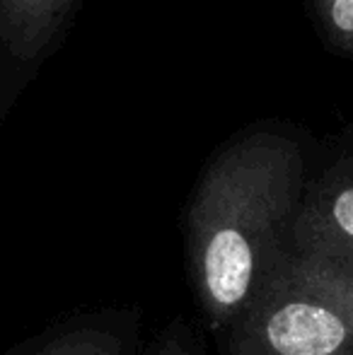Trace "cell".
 I'll use <instances>...</instances> for the list:
<instances>
[{"instance_id":"cell-1","label":"cell","mask_w":353,"mask_h":355,"mask_svg":"<svg viewBox=\"0 0 353 355\" xmlns=\"http://www.w3.org/2000/svg\"><path fill=\"white\" fill-rule=\"evenodd\" d=\"M302 193V155L278 136L235 143L203 174L187 237L193 290L213 331L230 336L288 263Z\"/></svg>"},{"instance_id":"cell-6","label":"cell","mask_w":353,"mask_h":355,"mask_svg":"<svg viewBox=\"0 0 353 355\" xmlns=\"http://www.w3.org/2000/svg\"><path fill=\"white\" fill-rule=\"evenodd\" d=\"M155 355H191V353H189L187 343H184L182 338L172 336V338H167V341L162 343L160 348H157Z\"/></svg>"},{"instance_id":"cell-2","label":"cell","mask_w":353,"mask_h":355,"mask_svg":"<svg viewBox=\"0 0 353 355\" xmlns=\"http://www.w3.org/2000/svg\"><path fill=\"white\" fill-rule=\"evenodd\" d=\"M227 355H353V293L291 257L230 331Z\"/></svg>"},{"instance_id":"cell-3","label":"cell","mask_w":353,"mask_h":355,"mask_svg":"<svg viewBox=\"0 0 353 355\" xmlns=\"http://www.w3.org/2000/svg\"><path fill=\"white\" fill-rule=\"evenodd\" d=\"M291 257L353 293V172L305 187Z\"/></svg>"},{"instance_id":"cell-5","label":"cell","mask_w":353,"mask_h":355,"mask_svg":"<svg viewBox=\"0 0 353 355\" xmlns=\"http://www.w3.org/2000/svg\"><path fill=\"white\" fill-rule=\"evenodd\" d=\"M325 15L339 39H353V0H327Z\"/></svg>"},{"instance_id":"cell-4","label":"cell","mask_w":353,"mask_h":355,"mask_svg":"<svg viewBox=\"0 0 353 355\" xmlns=\"http://www.w3.org/2000/svg\"><path fill=\"white\" fill-rule=\"evenodd\" d=\"M24 355H123V346L114 334L99 329H73L44 341Z\"/></svg>"}]
</instances>
